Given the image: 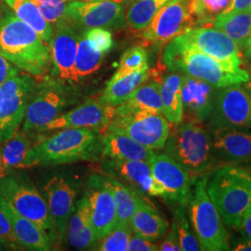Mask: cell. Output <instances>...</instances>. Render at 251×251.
Returning a JSON list of instances; mask_svg holds the SVG:
<instances>
[{
	"label": "cell",
	"instance_id": "cell-41",
	"mask_svg": "<svg viewBox=\"0 0 251 251\" xmlns=\"http://www.w3.org/2000/svg\"><path fill=\"white\" fill-rule=\"evenodd\" d=\"M36 4L46 21L50 25H57L67 20V15H66L67 4L65 2H62L59 4H50V3H36Z\"/></svg>",
	"mask_w": 251,
	"mask_h": 251
},
{
	"label": "cell",
	"instance_id": "cell-53",
	"mask_svg": "<svg viewBox=\"0 0 251 251\" xmlns=\"http://www.w3.org/2000/svg\"><path fill=\"white\" fill-rule=\"evenodd\" d=\"M7 170H6V168H5V166H4V164H3V162H2V159H1V156H0V178L2 177V176H4V175H6L7 173Z\"/></svg>",
	"mask_w": 251,
	"mask_h": 251
},
{
	"label": "cell",
	"instance_id": "cell-46",
	"mask_svg": "<svg viewBox=\"0 0 251 251\" xmlns=\"http://www.w3.org/2000/svg\"><path fill=\"white\" fill-rule=\"evenodd\" d=\"M230 251H251V239L240 233L239 236L233 237L231 240Z\"/></svg>",
	"mask_w": 251,
	"mask_h": 251
},
{
	"label": "cell",
	"instance_id": "cell-23",
	"mask_svg": "<svg viewBox=\"0 0 251 251\" xmlns=\"http://www.w3.org/2000/svg\"><path fill=\"white\" fill-rule=\"evenodd\" d=\"M2 204L9 217L14 237L22 250L34 251L51 250L52 245L36 224L19 214L4 198H2Z\"/></svg>",
	"mask_w": 251,
	"mask_h": 251
},
{
	"label": "cell",
	"instance_id": "cell-39",
	"mask_svg": "<svg viewBox=\"0 0 251 251\" xmlns=\"http://www.w3.org/2000/svg\"><path fill=\"white\" fill-rule=\"evenodd\" d=\"M131 234L130 225L117 224L110 233L98 241L93 251H126Z\"/></svg>",
	"mask_w": 251,
	"mask_h": 251
},
{
	"label": "cell",
	"instance_id": "cell-8",
	"mask_svg": "<svg viewBox=\"0 0 251 251\" xmlns=\"http://www.w3.org/2000/svg\"><path fill=\"white\" fill-rule=\"evenodd\" d=\"M36 86L32 76L22 74L0 84V144L18 130Z\"/></svg>",
	"mask_w": 251,
	"mask_h": 251
},
{
	"label": "cell",
	"instance_id": "cell-7",
	"mask_svg": "<svg viewBox=\"0 0 251 251\" xmlns=\"http://www.w3.org/2000/svg\"><path fill=\"white\" fill-rule=\"evenodd\" d=\"M0 197L19 214L36 224L52 246L56 245V228L47 201L34 186L6 174L0 178Z\"/></svg>",
	"mask_w": 251,
	"mask_h": 251
},
{
	"label": "cell",
	"instance_id": "cell-32",
	"mask_svg": "<svg viewBox=\"0 0 251 251\" xmlns=\"http://www.w3.org/2000/svg\"><path fill=\"white\" fill-rule=\"evenodd\" d=\"M5 2L21 21L32 27L46 43L51 44L53 26L46 21L33 0H5Z\"/></svg>",
	"mask_w": 251,
	"mask_h": 251
},
{
	"label": "cell",
	"instance_id": "cell-35",
	"mask_svg": "<svg viewBox=\"0 0 251 251\" xmlns=\"http://www.w3.org/2000/svg\"><path fill=\"white\" fill-rule=\"evenodd\" d=\"M159 9L157 0H132L126 12V22L135 31H143Z\"/></svg>",
	"mask_w": 251,
	"mask_h": 251
},
{
	"label": "cell",
	"instance_id": "cell-12",
	"mask_svg": "<svg viewBox=\"0 0 251 251\" xmlns=\"http://www.w3.org/2000/svg\"><path fill=\"white\" fill-rule=\"evenodd\" d=\"M149 163L161 198L173 208L186 206L195 178L165 152L154 153Z\"/></svg>",
	"mask_w": 251,
	"mask_h": 251
},
{
	"label": "cell",
	"instance_id": "cell-30",
	"mask_svg": "<svg viewBox=\"0 0 251 251\" xmlns=\"http://www.w3.org/2000/svg\"><path fill=\"white\" fill-rule=\"evenodd\" d=\"M182 76L178 73H171L161 82L162 114L172 125L179 124L183 118L181 98Z\"/></svg>",
	"mask_w": 251,
	"mask_h": 251
},
{
	"label": "cell",
	"instance_id": "cell-10",
	"mask_svg": "<svg viewBox=\"0 0 251 251\" xmlns=\"http://www.w3.org/2000/svg\"><path fill=\"white\" fill-rule=\"evenodd\" d=\"M69 104L68 94L59 81L50 79L36 86L23 121V131L27 135L41 132L47 124Z\"/></svg>",
	"mask_w": 251,
	"mask_h": 251
},
{
	"label": "cell",
	"instance_id": "cell-9",
	"mask_svg": "<svg viewBox=\"0 0 251 251\" xmlns=\"http://www.w3.org/2000/svg\"><path fill=\"white\" fill-rule=\"evenodd\" d=\"M195 27L198 24L191 0H171L157 10L142 36L146 44L162 46Z\"/></svg>",
	"mask_w": 251,
	"mask_h": 251
},
{
	"label": "cell",
	"instance_id": "cell-26",
	"mask_svg": "<svg viewBox=\"0 0 251 251\" xmlns=\"http://www.w3.org/2000/svg\"><path fill=\"white\" fill-rule=\"evenodd\" d=\"M68 241L77 250H93L98 243L90 224V210L86 196L81 198L75 207L67 229Z\"/></svg>",
	"mask_w": 251,
	"mask_h": 251
},
{
	"label": "cell",
	"instance_id": "cell-11",
	"mask_svg": "<svg viewBox=\"0 0 251 251\" xmlns=\"http://www.w3.org/2000/svg\"><path fill=\"white\" fill-rule=\"evenodd\" d=\"M171 131L162 113H143L115 117L105 132L126 134L151 150H161Z\"/></svg>",
	"mask_w": 251,
	"mask_h": 251
},
{
	"label": "cell",
	"instance_id": "cell-19",
	"mask_svg": "<svg viewBox=\"0 0 251 251\" xmlns=\"http://www.w3.org/2000/svg\"><path fill=\"white\" fill-rule=\"evenodd\" d=\"M85 31L67 20L56 25L50 44L54 75L62 82H74V67L80 36Z\"/></svg>",
	"mask_w": 251,
	"mask_h": 251
},
{
	"label": "cell",
	"instance_id": "cell-49",
	"mask_svg": "<svg viewBox=\"0 0 251 251\" xmlns=\"http://www.w3.org/2000/svg\"><path fill=\"white\" fill-rule=\"evenodd\" d=\"M244 54H245V57L248 59V60H251V36L250 40H249V43L246 47L245 50H244Z\"/></svg>",
	"mask_w": 251,
	"mask_h": 251
},
{
	"label": "cell",
	"instance_id": "cell-43",
	"mask_svg": "<svg viewBox=\"0 0 251 251\" xmlns=\"http://www.w3.org/2000/svg\"><path fill=\"white\" fill-rule=\"evenodd\" d=\"M127 251H157L159 247L139 234H131L129 242L127 245Z\"/></svg>",
	"mask_w": 251,
	"mask_h": 251
},
{
	"label": "cell",
	"instance_id": "cell-58",
	"mask_svg": "<svg viewBox=\"0 0 251 251\" xmlns=\"http://www.w3.org/2000/svg\"><path fill=\"white\" fill-rule=\"evenodd\" d=\"M0 1H1V0H0Z\"/></svg>",
	"mask_w": 251,
	"mask_h": 251
},
{
	"label": "cell",
	"instance_id": "cell-14",
	"mask_svg": "<svg viewBox=\"0 0 251 251\" xmlns=\"http://www.w3.org/2000/svg\"><path fill=\"white\" fill-rule=\"evenodd\" d=\"M67 21L83 31L93 28L117 29L125 25V7L110 1L82 2L67 4Z\"/></svg>",
	"mask_w": 251,
	"mask_h": 251
},
{
	"label": "cell",
	"instance_id": "cell-33",
	"mask_svg": "<svg viewBox=\"0 0 251 251\" xmlns=\"http://www.w3.org/2000/svg\"><path fill=\"white\" fill-rule=\"evenodd\" d=\"M85 32L81 35L78 42L74 67L73 83H78L84 80L98 71L104 57V54L100 52L98 50L91 45L85 36Z\"/></svg>",
	"mask_w": 251,
	"mask_h": 251
},
{
	"label": "cell",
	"instance_id": "cell-29",
	"mask_svg": "<svg viewBox=\"0 0 251 251\" xmlns=\"http://www.w3.org/2000/svg\"><path fill=\"white\" fill-rule=\"evenodd\" d=\"M244 51L251 36V12L247 9L233 13H221L213 23Z\"/></svg>",
	"mask_w": 251,
	"mask_h": 251
},
{
	"label": "cell",
	"instance_id": "cell-4",
	"mask_svg": "<svg viewBox=\"0 0 251 251\" xmlns=\"http://www.w3.org/2000/svg\"><path fill=\"white\" fill-rule=\"evenodd\" d=\"M165 144V153L193 178L210 175L221 167L216 160L210 128L206 123L186 120L174 125Z\"/></svg>",
	"mask_w": 251,
	"mask_h": 251
},
{
	"label": "cell",
	"instance_id": "cell-54",
	"mask_svg": "<svg viewBox=\"0 0 251 251\" xmlns=\"http://www.w3.org/2000/svg\"><path fill=\"white\" fill-rule=\"evenodd\" d=\"M10 251L9 246L5 242H3L1 239H0V251Z\"/></svg>",
	"mask_w": 251,
	"mask_h": 251
},
{
	"label": "cell",
	"instance_id": "cell-38",
	"mask_svg": "<svg viewBox=\"0 0 251 251\" xmlns=\"http://www.w3.org/2000/svg\"><path fill=\"white\" fill-rule=\"evenodd\" d=\"M148 65V55L144 47L135 46L126 50L122 55L117 72L112 78H118L140 71Z\"/></svg>",
	"mask_w": 251,
	"mask_h": 251
},
{
	"label": "cell",
	"instance_id": "cell-52",
	"mask_svg": "<svg viewBox=\"0 0 251 251\" xmlns=\"http://www.w3.org/2000/svg\"><path fill=\"white\" fill-rule=\"evenodd\" d=\"M243 87H244V89L247 90V92L250 94V96H251V76H250V79L247 81V82H245V83H243L242 84Z\"/></svg>",
	"mask_w": 251,
	"mask_h": 251
},
{
	"label": "cell",
	"instance_id": "cell-2",
	"mask_svg": "<svg viewBox=\"0 0 251 251\" xmlns=\"http://www.w3.org/2000/svg\"><path fill=\"white\" fill-rule=\"evenodd\" d=\"M0 54L35 76L45 75L52 63L50 45L5 7L0 9Z\"/></svg>",
	"mask_w": 251,
	"mask_h": 251
},
{
	"label": "cell",
	"instance_id": "cell-50",
	"mask_svg": "<svg viewBox=\"0 0 251 251\" xmlns=\"http://www.w3.org/2000/svg\"><path fill=\"white\" fill-rule=\"evenodd\" d=\"M100 1H110V2H114V3H117V4H119V5H121V6H123V7H126V6H128L129 4H130V2L132 1V0H100Z\"/></svg>",
	"mask_w": 251,
	"mask_h": 251
},
{
	"label": "cell",
	"instance_id": "cell-31",
	"mask_svg": "<svg viewBox=\"0 0 251 251\" xmlns=\"http://www.w3.org/2000/svg\"><path fill=\"white\" fill-rule=\"evenodd\" d=\"M108 186L112 192L117 208V224L130 225L131 218L138 206L146 199L122 181L113 177H105Z\"/></svg>",
	"mask_w": 251,
	"mask_h": 251
},
{
	"label": "cell",
	"instance_id": "cell-27",
	"mask_svg": "<svg viewBox=\"0 0 251 251\" xmlns=\"http://www.w3.org/2000/svg\"><path fill=\"white\" fill-rule=\"evenodd\" d=\"M130 226L136 234L152 242L163 238L169 230L167 220L147 201L138 206L131 218Z\"/></svg>",
	"mask_w": 251,
	"mask_h": 251
},
{
	"label": "cell",
	"instance_id": "cell-17",
	"mask_svg": "<svg viewBox=\"0 0 251 251\" xmlns=\"http://www.w3.org/2000/svg\"><path fill=\"white\" fill-rule=\"evenodd\" d=\"M116 108L101 100H89L71 111L56 117L42 128L41 132L59 130L68 127L92 128L106 131L108 126L116 117Z\"/></svg>",
	"mask_w": 251,
	"mask_h": 251
},
{
	"label": "cell",
	"instance_id": "cell-34",
	"mask_svg": "<svg viewBox=\"0 0 251 251\" xmlns=\"http://www.w3.org/2000/svg\"><path fill=\"white\" fill-rule=\"evenodd\" d=\"M31 147V141L23 129H18L7 142L0 144V156L6 170L22 168L27 152Z\"/></svg>",
	"mask_w": 251,
	"mask_h": 251
},
{
	"label": "cell",
	"instance_id": "cell-36",
	"mask_svg": "<svg viewBox=\"0 0 251 251\" xmlns=\"http://www.w3.org/2000/svg\"><path fill=\"white\" fill-rule=\"evenodd\" d=\"M186 206H177L174 208L173 225H175L179 237L180 250L182 251H201L200 244L186 217Z\"/></svg>",
	"mask_w": 251,
	"mask_h": 251
},
{
	"label": "cell",
	"instance_id": "cell-18",
	"mask_svg": "<svg viewBox=\"0 0 251 251\" xmlns=\"http://www.w3.org/2000/svg\"><path fill=\"white\" fill-rule=\"evenodd\" d=\"M100 169L108 176L122 180L144 198L145 196L161 198V191L153 179L149 161L102 157Z\"/></svg>",
	"mask_w": 251,
	"mask_h": 251
},
{
	"label": "cell",
	"instance_id": "cell-1",
	"mask_svg": "<svg viewBox=\"0 0 251 251\" xmlns=\"http://www.w3.org/2000/svg\"><path fill=\"white\" fill-rule=\"evenodd\" d=\"M102 156V133L92 128L68 127L32 146L22 168L98 161Z\"/></svg>",
	"mask_w": 251,
	"mask_h": 251
},
{
	"label": "cell",
	"instance_id": "cell-25",
	"mask_svg": "<svg viewBox=\"0 0 251 251\" xmlns=\"http://www.w3.org/2000/svg\"><path fill=\"white\" fill-rule=\"evenodd\" d=\"M161 83L145 82L116 108V117L143 113H162Z\"/></svg>",
	"mask_w": 251,
	"mask_h": 251
},
{
	"label": "cell",
	"instance_id": "cell-20",
	"mask_svg": "<svg viewBox=\"0 0 251 251\" xmlns=\"http://www.w3.org/2000/svg\"><path fill=\"white\" fill-rule=\"evenodd\" d=\"M209 128L213 153L221 166L251 162V130L235 127Z\"/></svg>",
	"mask_w": 251,
	"mask_h": 251
},
{
	"label": "cell",
	"instance_id": "cell-42",
	"mask_svg": "<svg viewBox=\"0 0 251 251\" xmlns=\"http://www.w3.org/2000/svg\"><path fill=\"white\" fill-rule=\"evenodd\" d=\"M0 239L9 246L10 251H22L21 247L19 246L18 242L14 237L9 217L3 207L1 197H0Z\"/></svg>",
	"mask_w": 251,
	"mask_h": 251
},
{
	"label": "cell",
	"instance_id": "cell-48",
	"mask_svg": "<svg viewBox=\"0 0 251 251\" xmlns=\"http://www.w3.org/2000/svg\"><path fill=\"white\" fill-rule=\"evenodd\" d=\"M239 232L251 239V203L243 216L242 224L239 228Z\"/></svg>",
	"mask_w": 251,
	"mask_h": 251
},
{
	"label": "cell",
	"instance_id": "cell-55",
	"mask_svg": "<svg viewBox=\"0 0 251 251\" xmlns=\"http://www.w3.org/2000/svg\"><path fill=\"white\" fill-rule=\"evenodd\" d=\"M248 72L250 74V76H251V60H248V63H247V68Z\"/></svg>",
	"mask_w": 251,
	"mask_h": 251
},
{
	"label": "cell",
	"instance_id": "cell-28",
	"mask_svg": "<svg viewBox=\"0 0 251 251\" xmlns=\"http://www.w3.org/2000/svg\"><path fill=\"white\" fill-rule=\"evenodd\" d=\"M151 76L149 66L118 78H111L108 82L100 100L111 106H118Z\"/></svg>",
	"mask_w": 251,
	"mask_h": 251
},
{
	"label": "cell",
	"instance_id": "cell-15",
	"mask_svg": "<svg viewBox=\"0 0 251 251\" xmlns=\"http://www.w3.org/2000/svg\"><path fill=\"white\" fill-rule=\"evenodd\" d=\"M180 36L201 52L233 68H243L240 50L233 40L216 27L192 28Z\"/></svg>",
	"mask_w": 251,
	"mask_h": 251
},
{
	"label": "cell",
	"instance_id": "cell-57",
	"mask_svg": "<svg viewBox=\"0 0 251 251\" xmlns=\"http://www.w3.org/2000/svg\"><path fill=\"white\" fill-rule=\"evenodd\" d=\"M73 1H75V0H73Z\"/></svg>",
	"mask_w": 251,
	"mask_h": 251
},
{
	"label": "cell",
	"instance_id": "cell-22",
	"mask_svg": "<svg viewBox=\"0 0 251 251\" xmlns=\"http://www.w3.org/2000/svg\"><path fill=\"white\" fill-rule=\"evenodd\" d=\"M218 88L206 81L182 76L181 98L183 118L198 122H208L215 105Z\"/></svg>",
	"mask_w": 251,
	"mask_h": 251
},
{
	"label": "cell",
	"instance_id": "cell-3",
	"mask_svg": "<svg viewBox=\"0 0 251 251\" xmlns=\"http://www.w3.org/2000/svg\"><path fill=\"white\" fill-rule=\"evenodd\" d=\"M162 60L170 72L206 81L218 89L243 84L250 79L246 68H233L217 61L198 50L181 36L167 44Z\"/></svg>",
	"mask_w": 251,
	"mask_h": 251
},
{
	"label": "cell",
	"instance_id": "cell-37",
	"mask_svg": "<svg viewBox=\"0 0 251 251\" xmlns=\"http://www.w3.org/2000/svg\"><path fill=\"white\" fill-rule=\"evenodd\" d=\"M231 0H191V8L198 25H213L216 17L230 4Z\"/></svg>",
	"mask_w": 251,
	"mask_h": 251
},
{
	"label": "cell",
	"instance_id": "cell-5",
	"mask_svg": "<svg viewBox=\"0 0 251 251\" xmlns=\"http://www.w3.org/2000/svg\"><path fill=\"white\" fill-rule=\"evenodd\" d=\"M206 191L226 226L239 230L251 203V172L237 165H223L207 181Z\"/></svg>",
	"mask_w": 251,
	"mask_h": 251
},
{
	"label": "cell",
	"instance_id": "cell-47",
	"mask_svg": "<svg viewBox=\"0 0 251 251\" xmlns=\"http://www.w3.org/2000/svg\"><path fill=\"white\" fill-rule=\"evenodd\" d=\"M251 4V0H231L229 6L223 11V13H233L247 10Z\"/></svg>",
	"mask_w": 251,
	"mask_h": 251
},
{
	"label": "cell",
	"instance_id": "cell-56",
	"mask_svg": "<svg viewBox=\"0 0 251 251\" xmlns=\"http://www.w3.org/2000/svg\"><path fill=\"white\" fill-rule=\"evenodd\" d=\"M249 10H250V11H251V6H250V8H249Z\"/></svg>",
	"mask_w": 251,
	"mask_h": 251
},
{
	"label": "cell",
	"instance_id": "cell-13",
	"mask_svg": "<svg viewBox=\"0 0 251 251\" xmlns=\"http://www.w3.org/2000/svg\"><path fill=\"white\" fill-rule=\"evenodd\" d=\"M208 126L251 130V98L242 84L218 89Z\"/></svg>",
	"mask_w": 251,
	"mask_h": 251
},
{
	"label": "cell",
	"instance_id": "cell-16",
	"mask_svg": "<svg viewBox=\"0 0 251 251\" xmlns=\"http://www.w3.org/2000/svg\"><path fill=\"white\" fill-rule=\"evenodd\" d=\"M85 196L89 205L90 224L99 241L117 224L115 200L105 177L90 176Z\"/></svg>",
	"mask_w": 251,
	"mask_h": 251
},
{
	"label": "cell",
	"instance_id": "cell-24",
	"mask_svg": "<svg viewBox=\"0 0 251 251\" xmlns=\"http://www.w3.org/2000/svg\"><path fill=\"white\" fill-rule=\"evenodd\" d=\"M154 152L130 137L117 132L102 134V157L119 160L150 161Z\"/></svg>",
	"mask_w": 251,
	"mask_h": 251
},
{
	"label": "cell",
	"instance_id": "cell-21",
	"mask_svg": "<svg viewBox=\"0 0 251 251\" xmlns=\"http://www.w3.org/2000/svg\"><path fill=\"white\" fill-rule=\"evenodd\" d=\"M44 195L56 228L57 243H62L75 207V188L63 177H53L46 184Z\"/></svg>",
	"mask_w": 251,
	"mask_h": 251
},
{
	"label": "cell",
	"instance_id": "cell-6",
	"mask_svg": "<svg viewBox=\"0 0 251 251\" xmlns=\"http://www.w3.org/2000/svg\"><path fill=\"white\" fill-rule=\"evenodd\" d=\"M208 178L209 175L194 179L186 205L189 223L201 251H230L226 225L206 191Z\"/></svg>",
	"mask_w": 251,
	"mask_h": 251
},
{
	"label": "cell",
	"instance_id": "cell-44",
	"mask_svg": "<svg viewBox=\"0 0 251 251\" xmlns=\"http://www.w3.org/2000/svg\"><path fill=\"white\" fill-rule=\"evenodd\" d=\"M159 247V251H180V245H179V237L177 234V231L175 225L172 224L171 230L165 237Z\"/></svg>",
	"mask_w": 251,
	"mask_h": 251
},
{
	"label": "cell",
	"instance_id": "cell-40",
	"mask_svg": "<svg viewBox=\"0 0 251 251\" xmlns=\"http://www.w3.org/2000/svg\"><path fill=\"white\" fill-rule=\"evenodd\" d=\"M85 36L96 50L102 54H107L113 47V37L108 29L93 28L85 32Z\"/></svg>",
	"mask_w": 251,
	"mask_h": 251
},
{
	"label": "cell",
	"instance_id": "cell-51",
	"mask_svg": "<svg viewBox=\"0 0 251 251\" xmlns=\"http://www.w3.org/2000/svg\"><path fill=\"white\" fill-rule=\"evenodd\" d=\"M35 3H50V4H59L62 2H66V0H33Z\"/></svg>",
	"mask_w": 251,
	"mask_h": 251
},
{
	"label": "cell",
	"instance_id": "cell-45",
	"mask_svg": "<svg viewBox=\"0 0 251 251\" xmlns=\"http://www.w3.org/2000/svg\"><path fill=\"white\" fill-rule=\"evenodd\" d=\"M21 74V70L0 54V84Z\"/></svg>",
	"mask_w": 251,
	"mask_h": 251
}]
</instances>
